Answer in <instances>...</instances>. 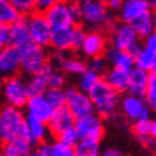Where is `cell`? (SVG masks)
Listing matches in <instances>:
<instances>
[{
    "label": "cell",
    "instance_id": "1f68e13d",
    "mask_svg": "<svg viewBox=\"0 0 156 156\" xmlns=\"http://www.w3.org/2000/svg\"><path fill=\"white\" fill-rule=\"evenodd\" d=\"M44 95L48 98V100L51 102V105L55 109L65 105L66 95H65V90H62V87H48L45 90Z\"/></svg>",
    "mask_w": 156,
    "mask_h": 156
},
{
    "label": "cell",
    "instance_id": "5b68a950",
    "mask_svg": "<svg viewBox=\"0 0 156 156\" xmlns=\"http://www.w3.org/2000/svg\"><path fill=\"white\" fill-rule=\"evenodd\" d=\"M81 18L90 25H104L112 29V18L108 12V5L100 0H84L80 4Z\"/></svg>",
    "mask_w": 156,
    "mask_h": 156
},
{
    "label": "cell",
    "instance_id": "f6af8a7d",
    "mask_svg": "<svg viewBox=\"0 0 156 156\" xmlns=\"http://www.w3.org/2000/svg\"><path fill=\"white\" fill-rule=\"evenodd\" d=\"M104 155L105 156H121L122 152L118 149H106L105 151H104Z\"/></svg>",
    "mask_w": 156,
    "mask_h": 156
},
{
    "label": "cell",
    "instance_id": "7dc6e473",
    "mask_svg": "<svg viewBox=\"0 0 156 156\" xmlns=\"http://www.w3.org/2000/svg\"><path fill=\"white\" fill-rule=\"evenodd\" d=\"M150 135L156 139V120H151V126H150Z\"/></svg>",
    "mask_w": 156,
    "mask_h": 156
},
{
    "label": "cell",
    "instance_id": "8d00e7d4",
    "mask_svg": "<svg viewBox=\"0 0 156 156\" xmlns=\"http://www.w3.org/2000/svg\"><path fill=\"white\" fill-rule=\"evenodd\" d=\"M150 126H151V119H139L134 121L133 133L139 137L150 135Z\"/></svg>",
    "mask_w": 156,
    "mask_h": 156
},
{
    "label": "cell",
    "instance_id": "8fae6325",
    "mask_svg": "<svg viewBox=\"0 0 156 156\" xmlns=\"http://www.w3.org/2000/svg\"><path fill=\"white\" fill-rule=\"evenodd\" d=\"M111 43L116 49L129 50L131 46L139 43V35L131 27V24L122 21L121 24H116L112 27Z\"/></svg>",
    "mask_w": 156,
    "mask_h": 156
},
{
    "label": "cell",
    "instance_id": "7a4b0ae2",
    "mask_svg": "<svg viewBox=\"0 0 156 156\" xmlns=\"http://www.w3.org/2000/svg\"><path fill=\"white\" fill-rule=\"evenodd\" d=\"M87 94L95 106V112L101 118H110L118 110L120 93L116 91L104 79H100Z\"/></svg>",
    "mask_w": 156,
    "mask_h": 156
},
{
    "label": "cell",
    "instance_id": "bcb514c9",
    "mask_svg": "<svg viewBox=\"0 0 156 156\" xmlns=\"http://www.w3.org/2000/svg\"><path fill=\"white\" fill-rule=\"evenodd\" d=\"M108 6L110 9H112V10H119L120 6H121V0H114V2H111Z\"/></svg>",
    "mask_w": 156,
    "mask_h": 156
},
{
    "label": "cell",
    "instance_id": "11a10c76",
    "mask_svg": "<svg viewBox=\"0 0 156 156\" xmlns=\"http://www.w3.org/2000/svg\"><path fill=\"white\" fill-rule=\"evenodd\" d=\"M5 2H9V0H5Z\"/></svg>",
    "mask_w": 156,
    "mask_h": 156
},
{
    "label": "cell",
    "instance_id": "836d02e7",
    "mask_svg": "<svg viewBox=\"0 0 156 156\" xmlns=\"http://www.w3.org/2000/svg\"><path fill=\"white\" fill-rule=\"evenodd\" d=\"M144 98L150 110L156 112V74L150 73L149 84H147V89H146Z\"/></svg>",
    "mask_w": 156,
    "mask_h": 156
},
{
    "label": "cell",
    "instance_id": "277c9868",
    "mask_svg": "<svg viewBox=\"0 0 156 156\" xmlns=\"http://www.w3.org/2000/svg\"><path fill=\"white\" fill-rule=\"evenodd\" d=\"M2 91L4 94L5 101L9 105L16 106V108H25L29 100V91L27 83L24 81L23 77L18 75L8 76L4 80Z\"/></svg>",
    "mask_w": 156,
    "mask_h": 156
},
{
    "label": "cell",
    "instance_id": "9c48e42d",
    "mask_svg": "<svg viewBox=\"0 0 156 156\" xmlns=\"http://www.w3.org/2000/svg\"><path fill=\"white\" fill-rule=\"evenodd\" d=\"M80 139H93L100 141L104 135V124L101 116L96 112L76 119L74 124Z\"/></svg>",
    "mask_w": 156,
    "mask_h": 156
},
{
    "label": "cell",
    "instance_id": "816d5d0a",
    "mask_svg": "<svg viewBox=\"0 0 156 156\" xmlns=\"http://www.w3.org/2000/svg\"><path fill=\"white\" fill-rule=\"evenodd\" d=\"M150 73L156 74V60H155V64H154V66H152V69H151V71H150Z\"/></svg>",
    "mask_w": 156,
    "mask_h": 156
},
{
    "label": "cell",
    "instance_id": "ffe728a7",
    "mask_svg": "<svg viewBox=\"0 0 156 156\" xmlns=\"http://www.w3.org/2000/svg\"><path fill=\"white\" fill-rule=\"evenodd\" d=\"M120 19L125 23H131L142 12L150 10L147 0H125L120 6Z\"/></svg>",
    "mask_w": 156,
    "mask_h": 156
},
{
    "label": "cell",
    "instance_id": "d590c367",
    "mask_svg": "<svg viewBox=\"0 0 156 156\" xmlns=\"http://www.w3.org/2000/svg\"><path fill=\"white\" fill-rule=\"evenodd\" d=\"M51 146H53V156H75L74 146L65 144L58 139L54 144H51Z\"/></svg>",
    "mask_w": 156,
    "mask_h": 156
},
{
    "label": "cell",
    "instance_id": "ab89813d",
    "mask_svg": "<svg viewBox=\"0 0 156 156\" xmlns=\"http://www.w3.org/2000/svg\"><path fill=\"white\" fill-rule=\"evenodd\" d=\"M9 45V27L0 24V50Z\"/></svg>",
    "mask_w": 156,
    "mask_h": 156
},
{
    "label": "cell",
    "instance_id": "3957f363",
    "mask_svg": "<svg viewBox=\"0 0 156 156\" xmlns=\"http://www.w3.org/2000/svg\"><path fill=\"white\" fill-rule=\"evenodd\" d=\"M44 14L53 29L76 25V23L81 18L80 4L71 3L69 0H60V2L48 8L44 11Z\"/></svg>",
    "mask_w": 156,
    "mask_h": 156
},
{
    "label": "cell",
    "instance_id": "f5cc1de1",
    "mask_svg": "<svg viewBox=\"0 0 156 156\" xmlns=\"http://www.w3.org/2000/svg\"><path fill=\"white\" fill-rule=\"evenodd\" d=\"M100 2H102L104 4H106V5H109L111 2H114V0H100Z\"/></svg>",
    "mask_w": 156,
    "mask_h": 156
},
{
    "label": "cell",
    "instance_id": "ac0fdd59",
    "mask_svg": "<svg viewBox=\"0 0 156 156\" xmlns=\"http://www.w3.org/2000/svg\"><path fill=\"white\" fill-rule=\"evenodd\" d=\"M149 76H150L149 71L134 66L129 73V83H127L129 94L144 96L149 84Z\"/></svg>",
    "mask_w": 156,
    "mask_h": 156
},
{
    "label": "cell",
    "instance_id": "f1b7e54d",
    "mask_svg": "<svg viewBox=\"0 0 156 156\" xmlns=\"http://www.w3.org/2000/svg\"><path fill=\"white\" fill-rule=\"evenodd\" d=\"M41 71L46 75L48 87H62L65 84V76L61 71L56 70L53 65L46 62V65L41 69Z\"/></svg>",
    "mask_w": 156,
    "mask_h": 156
},
{
    "label": "cell",
    "instance_id": "6da1fadb",
    "mask_svg": "<svg viewBox=\"0 0 156 156\" xmlns=\"http://www.w3.org/2000/svg\"><path fill=\"white\" fill-rule=\"evenodd\" d=\"M15 137L30 139L27 120L20 108L6 104L0 109V140L5 142Z\"/></svg>",
    "mask_w": 156,
    "mask_h": 156
},
{
    "label": "cell",
    "instance_id": "b9f144b4",
    "mask_svg": "<svg viewBox=\"0 0 156 156\" xmlns=\"http://www.w3.org/2000/svg\"><path fill=\"white\" fill-rule=\"evenodd\" d=\"M60 2V0H35L36 4V10L39 11H45L48 8H50L51 5H54L55 3Z\"/></svg>",
    "mask_w": 156,
    "mask_h": 156
},
{
    "label": "cell",
    "instance_id": "4fadbf2b",
    "mask_svg": "<svg viewBox=\"0 0 156 156\" xmlns=\"http://www.w3.org/2000/svg\"><path fill=\"white\" fill-rule=\"evenodd\" d=\"M20 49L12 45H6L0 50V74L4 77L16 75L20 70Z\"/></svg>",
    "mask_w": 156,
    "mask_h": 156
},
{
    "label": "cell",
    "instance_id": "f907efd6",
    "mask_svg": "<svg viewBox=\"0 0 156 156\" xmlns=\"http://www.w3.org/2000/svg\"><path fill=\"white\" fill-rule=\"evenodd\" d=\"M3 84H4V76L0 74V91H2V89H3Z\"/></svg>",
    "mask_w": 156,
    "mask_h": 156
},
{
    "label": "cell",
    "instance_id": "f35d334b",
    "mask_svg": "<svg viewBox=\"0 0 156 156\" xmlns=\"http://www.w3.org/2000/svg\"><path fill=\"white\" fill-rule=\"evenodd\" d=\"M31 155H39V156H53V146L51 144L46 141H43L40 144H37V149L35 152Z\"/></svg>",
    "mask_w": 156,
    "mask_h": 156
},
{
    "label": "cell",
    "instance_id": "7c38bea8",
    "mask_svg": "<svg viewBox=\"0 0 156 156\" xmlns=\"http://www.w3.org/2000/svg\"><path fill=\"white\" fill-rule=\"evenodd\" d=\"M75 116L66 105L59 106L54 110L51 118L48 121V127L51 135L58 137L64 130H66L75 124Z\"/></svg>",
    "mask_w": 156,
    "mask_h": 156
},
{
    "label": "cell",
    "instance_id": "c3c4849f",
    "mask_svg": "<svg viewBox=\"0 0 156 156\" xmlns=\"http://www.w3.org/2000/svg\"><path fill=\"white\" fill-rule=\"evenodd\" d=\"M152 24H154V33L156 34V10L152 12Z\"/></svg>",
    "mask_w": 156,
    "mask_h": 156
},
{
    "label": "cell",
    "instance_id": "e0dca14e",
    "mask_svg": "<svg viewBox=\"0 0 156 156\" xmlns=\"http://www.w3.org/2000/svg\"><path fill=\"white\" fill-rule=\"evenodd\" d=\"M80 49L89 58L100 56L106 51V37L104 36L102 33H98V31L85 34L84 41Z\"/></svg>",
    "mask_w": 156,
    "mask_h": 156
},
{
    "label": "cell",
    "instance_id": "d4e9b609",
    "mask_svg": "<svg viewBox=\"0 0 156 156\" xmlns=\"http://www.w3.org/2000/svg\"><path fill=\"white\" fill-rule=\"evenodd\" d=\"M131 27L139 35V37L145 39L147 35L154 33V24H152V12L150 10L142 12L137 18H135L131 23Z\"/></svg>",
    "mask_w": 156,
    "mask_h": 156
},
{
    "label": "cell",
    "instance_id": "2e32d148",
    "mask_svg": "<svg viewBox=\"0 0 156 156\" xmlns=\"http://www.w3.org/2000/svg\"><path fill=\"white\" fill-rule=\"evenodd\" d=\"M75 28L76 25L54 28L53 33H51L50 45L56 50L75 49Z\"/></svg>",
    "mask_w": 156,
    "mask_h": 156
},
{
    "label": "cell",
    "instance_id": "e575fe53",
    "mask_svg": "<svg viewBox=\"0 0 156 156\" xmlns=\"http://www.w3.org/2000/svg\"><path fill=\"white\" fill-rule=\"evenodd\" d=\"M56 139L62 141V142H65V144L70 145V146H75L77 144V141L80 140V136H79V134H77L75 126H71V127H69L66 130H64V131Z\"/></svg>",
    "mask_w": 156,
    "mask_h": 156
},
{
    "label": "cell",
    "instance_id": "52a82bcc",
    "mask_svg": "<svg viewBox=\"0 0 156 156\" xmlns=\"http://www.w3.org/2000/svg\"><path fill=\"white\" fill-rule=\"evenodd\" d=\"M27 19H28V29H29L31 43L40 45L43 48L50 45L53 27H51L49 20L46 19L44 11L36 10L31 15L27 16Z\"/></svg>",
    "mask_w": 156,
    "mask_h": 156
},
{
    "label": "cell",
    "instance_id": "603a6c76",
    "mask_svg": "<svg viewBox=\"0 0 156 156\" xmlns=\"http://www.w3.org/2000/svg\"><path fill=\"white\" fill-rule=\"evenodd\" d=\"M25 120H27V127H28L30 139L33 140V142L35 145L40 144V142L46 140V136L50 133L49 127H48V122L39 120L31 115L25 116Z\"/></svg>",
    "mask_w": 156,
    "mask_h": 156
},
{
    "label": "cell",
    "instance_id": "db71d44e",
    "mask_svg": "<svg viewBox=\"0 0 156 156\" xmlns=\"http://www.w3.org/2000/svg\"><path fill=\"white\" fill-rule=\"evenodd\" d=\"M69 2H71V3H77V4H80V0H69Z\"/></svg>",
    "mask_w": 156,
    "mask_h": 156
},
{
    "label": "cell",
    "instance_id": "ee69618b",
    "mask_svg": "<svg viewBox=\"0 0 156 156\" xmlns=\"http://www.w3.org/2000/svg\"><path fill=\"white\" fill-rule=\"evenodd\" d=\"M84 37H85V31L80 27H76L75 28V49H80L81 48Z\"/></svg>",
    "mask_w": 156,
    "mask_h": 156
},
{
    "label": "cell",
    "instance_id": "4316f807",
    "mask_svg": "<svg viewBox=\"0 0 156 156\" xmlns=\"http://www.w3.org/2000/svg\"><path fill=\"white\" fill-rule=\"evenodd\" d=\"M29 96H35L44 94L45 90L48 89V83H46V75L40 70L39 73L31 75L30 80L27 83Z\"/></svg>",
    "mask_w": 156,
    "mask_h": 156
},
{
    "label": "cell",
    "instance_id": "30bf717a",
    "mask_svg": "<svg viewBox=\"0 0 156 156\" xmlns=\"http://www.w3.org/2000/svg\"><path fill=\"white\" fill-rule=\"evenodd\" d=\"M121 110L130 121L139 119H151V110L147 106L144 96L129 94L121 100Z\"/></svg>",
    "mask_w": 156,
    "mask_h": 156
},
{
    "label": "cell",
    "instance_id": "ba28073f",
    "mask_svg": "<svg viewBox=\"0 0 156 156\" xmlns=\"http://www.w3.org/2000/svg\"><path fill=\"white\" fill-rule=\"evenodd\" d=\"M65 95H66L65 105L70 109L75 119H80L95 112V106L87 93L81 91L80 89L76 90L74 87H69L65 90Z\"/></svg>",
    "mask_w": 156,
    "mask_h": 156
},
{
    "label": "cell",
    "instance_id": "f546056e",
    "mask_svg": "<svg viewBox=\"0 0 156 156\" xmlns=\"http://www.w3.org/2000/svg\"><path fill=\"white\" fill-rule=\"evenodd\" d=\"M101 79L100 74L91 70V69H86L83 74H80V80H79V89L81 91L89 93L93 89V86Z\"/></svg>",
    "mask_w": 156,
    "mask_h": 156
},
{
    "label": "cell",
    "instance_id": "74e56055",
    "mask_svg": "<svg viewBox=\"0 0 156 156\" xmlns=\"http://www.w3.org/2000/svg\"><path fill=\"white\" fill-rule=\"evenodd\" d=\"M89 69H91L99 74L104 73L106 69V59L102 58V55L100 56H94L91 58V60H90V64H89Z\"/></svg>",
    "mask_w": 156,
    "mask_h": 156
},
{
    "label": "cell",
    "instance_id": "d6986e66",
    "mask_svg": "<svg viewBox=\"0 0 156 156\" xmlns=\"http://www.w3.org/2000/svg\"><path fill=\"white\" fill-rule=\"evenodd\" d=\"M35 144L28 137H15L3 142V154L5 156H28L33 154Z\"/></svg>",
    "mask_w": 156,
    "mask_h": 156
},
{
    "label": "cell",
    "instance_id": "83f0119b",
    "mask_svg": "<svg viewBox=\"0 0 156 156\" xmlns=\"http://www.w3.org/2000/svg\"><path fill=\"white\" fill-rule=\"evenodd\" d=\"M155 60H156V53L142 46L140 53L135 56V66L150 73L155 64Z\"/></svg>",
    "mask_w": 156,
    "mask_h": 156
},
{
    "label": "cell",
    "instance_id": "9a60e30c",
    "mask_svg": "<svg viewBox=\"0 0 156 156\" xmlns=\"http://www.w3.org/2000/svg\"><path fill=\"white\" fill-rule=\"evenodd\" d=\"M8 27H9V45L21 49L25 45L31 43L27 16H19L15 21L9 24Z\"/></svg>",
    "mask_w": 156,
    "mask_h": 156
},
{
    "label": "cell",
    "instance_id": "7bdbcfd3",
    "mask_svg": "<svg viewBox=\"0 0 156 156\" xmlns=\"http://www.w3.org/2000/svg\"><path fill=\"white\" fill-rule=\"evenodd\" d=\"M144 46L147 48L149 50L156 53V34L151 33L150 35H147L145 37V41H144Z\"/></svg>",
    "mask_w": 156,
    "mask_h": 156
},
{
    "label": "cell",
    "instance_id": "60d3db41",
    "mask_svg": "<svg viewBox=\"0 0 156 156\" xmlns=\"http://www.w3.org/2000/svg\"><path fill=\"white\" fill-rule=\"evenodd\" d=\"M139 140H140V142L146 149H149V150H156V139H154L151 135L141 136V137H139Z\"/></svg>",
    "mask_w": 156,
    "mask_h": 156
},
{
    "label": "cell",
    "instance_id": "5bb4252c",
    "mask_svg": "<svg viewBox=\"0 0 156 156\" xmlns=\"http://www.w3.org/2000/svg\"><path fill=\"white\" fill-rule=\"evenodd\" d=\"M25 108H27V115H31L44 122L49 121L55 110V108L51 105V102L44 94L30 96Z\"/></svg>",
    "mask_w": 156,
    "mask_h": 156
},
{
    "label": "cell",
    "instance_id": "cb8c5ba5",
    "mask_svg": "<svg viewBox=\"0 0 156 156\" xmlns=\"http://www.w3.org/2000/svg\"><path fill=\"white\" fill-rule=\"evenodd\" d=\"M129 73L126 70L119 69V68H112L106 71L105 74V80L110 86H112L118 93L127 91V83H129Z\"/></svg>",
    "mask_w": 156,
    "mask_h": 156
},
{
    "label": "cell",
    "instance_id": "44dd1931",
    "mask_svg": "<svg viewBox=\"0 0 156 156\" xmlns=\"http://www.w3.org/2000/svg\"><path fill=\"white\" fill-rule=\"evenodd\" d=\"M56 60L60 65V68L68 74L80 75L87 69V65L85 64V61H83L79 58L71 56L69 54V50H58Z\"/></svg>",
    "mask_w": 156,
    "mask_h": 156
},
{
    "label": "cell",
    "instance_id": "8992f818",
    "mask_svg": "<svg viewBox=\"0 0 156 156\" xmlns=\"http://www.w3.org/2000/svg\"><path fill=\"white\" fill-rule=\"evenodd\" d=\"M20 69L29 75L40 71L48 62V56L43 46L30 43L20 49Z\"/></svg>",
    "mask_w": 156,
    "mask_h": 156
},
{
    "label": "cell",
    "instance_id": "4dcf8cb0",
    "mask_svg": "<svg viewBox=\"0 0 156 156\" xmlns=\"http://www.w3.org/2000/svg\"><path fill=\"white\" fill-rule=\"evenodd\" d=\"M19 16L21 15H19V12L10 4V2L0 0V24L9 25L12 21H15Z\"/></svg>",
    "mask_w": 156,
    "mask_h": 156
},
{
    "label": "cell",
    "instance_id": "d6a6232c",
    "mask_svg": "<svg viewBox=\"0 0 156 156\" xmlns=\"http://www.w3.org/2000/svg\"><path fill=\"white\" fill-rule=\"evenodd\" d=\"M9 2L21 16H29L36 11L35 0H9Z\"/></svg>",
    "mask_w": 156,
    "mask_h": 156
},
{
    "label": "cell",
    "instance_id": "484cf974",
    "mask_svg": "<svg viewBox=\"0 0 156 156\" xmlns=\"http://www.w3.org/2000/svg\"><path fill=\"white\" fill-rule=\"evenodd\" d=\"M76 156H98L100 154V141L93 139H80L74 146Z\"/></svg>",
    "mask_w": 156,
    "mask_h": 156
},
{
    "label": "cell",
    "instance_id": "681fc988",
    "mask_svg": "<svg viewBox=\"0 0 156 156\" xmlns=\"http://www.w3.org/2000/svg\"><path fill=\"white\" fill-rule=\"evenodd\" d=\"M147 2H149V5H150V9L156 10V0H147Z\"/></svg>",
    "mask_w": 156,
    "mask_h": 156
},
{
    "label": "cell",
    "instance_id": "7402d4cb",
    "mask_svg": "<svg viewBox=\"0 0 156 156\" xmlns=\"http://www.w3.org/2000/svg\"><path fill=\"white\" fill-rule=\"evenodd\" d=\"M106 59L115 68H119L126 71H130L135 66V58L127 50H120L114 46L106 51Z\"/></svg>",
    "mask_w": 156,
    "mask_h": 156
}]
</instances>
